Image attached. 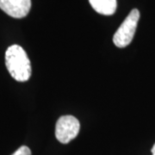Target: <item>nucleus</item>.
<instances>
[{"label": "nucleus", "instance_id": "1", "mask_svg": "<svg viewBox=\"0 0 155 155\" xmlns=\"http://www.w3.org/2000/svg\"><path fill=\"white\" fill-rule=\"evenodd\" d=\"M5 65L11 77L25 82L31 76V64L26 52L19 45H12L5 53Z\"/></svg>", "mask_w": 155, "mask_h": 155}, {"label": "nucleus", "instance_id": "2", "mask_svg": "<svg viewBox=\"0 0 155 155\" xmlns=\"http://www.w3.org/2000/svg\"><path fill=\"white\" fill-rule=\"evenodd\" d=\"M139 19L140 11L137 9H133L113 36V42L116 47L122 48L131 43L136 31Z\"/></svg>", "mask_w": 155, "mask_h": 155}, {"label": "nucleus", "instance_id": "3", "mask_svg": "<svg viewBox=\"0 0 155 155\" xmlns=\"http://www.w3.org/2000/svg\"><path fill=\"white\" fill-rule=\"evenodd\" d=\"M80 124L77 118L72 116H63L56 122L55 136L63 144H67L77 137Z\"/></svg>", "mask_w": 155, "mask_h": 155}, {"label": "nucleus", "instance_id": "4", "mask_svg": "<svg viewBox=\"0 0 155 155\" xmlns=\"http://www.w3.org/2000/svg\"><path fill=\"white\" fill-rule=\"evenodd\" d=\"M31 0H0V9L14 18H22L28 14Z\"/></svg>", "mask_w": 155, "mask_h": 155}, {"label": "nucleus", "instance_id": "5", "mask_svg": "<svg viewBox=\"0 0 155 155\" xmlns=\"http://www.w3.org/2000/svg\"><path fill=\"white\" fill-rule=\"evenodd\" d=\"M89 2L97 13L104 16L113 15L117 8L116 0H89Z\"/></svg>", "mask_w": 155, "mask_h": 155}, {"label": "nucleus", "instance_id": "6", "mask_svg": "<svg viewBox=\"0 0 155 155\" xmlns=\"http://www.w3.org/2000/svg\"><path fill=\"white\" fill-rule=\"evenodd\" d=\"M12 155H31V151L28 147L22 146L21 147H19Z\"/></svg>", "mask_w": 155, "mask_h": 155}, {"label": "nucleus", "instance_id": "7", "mask_svg": "<svg viewBox=\"0 0 155 155\" xmlns=\"http://www.w3.org/2000/svg\"><path fill=\"white\" fill-rule=\"evenodd\" d=\"M152 153H153V155H155V144L153 145V147L152 148Z\"/></svg>", "mask_w": 155, "mask_h": 155}]
</instances>
